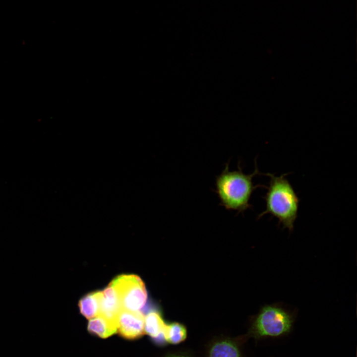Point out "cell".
I'll return each instance as SVG.
<instances>
[{
    "label": "cell",
    "mask_w": 357,
    "mask_h": 357,
    "mask_svg": "<svg viewBox=\"0 0 357 357\" xmlns=\"http://www.w3.org/2000/svg\"><path fill=\"white\" fill-rule=\"evenodd\" d=\"M255 170L252 174L246 175L242 172L238 163V170L229 171V163L216 177L215 192L220 201V205L227 210L242 213L251 208L249 203L253 191L260 185H254L252 178L259 174L256 161Z\"/></svg>",
    "instance_id": "6da1fadb"
},
{
    "label": "cell",
    "mask_w": 357,
    "mask_h": 357,
    "mask_svg": "<svg viewBox=\"0 0 357 357\" xmlns=\"http://www.w3.org/2000/svg\"><path fill=\"white\" fill-rule=\"evenodd\" d=\"M270 178L267 191L264 197L266 209L259 214L260 218L270 214L278 219L279 226L292 231L298 216L299 200L292 185L286 178V174L276 177L267 174Z\"/></svg>",
    "instance_id": "7a4b0ae2"
},
{
    "label": "cell",
    "mask_w": 357,
    "mask_h": 357,
    "mask_svg": "<svg viewBox=\"0 0 357 357\" xmlns=\"http://www.w3.org/2000/svg\"><path fill=\"white\" fill-rule=\"evenodd\" d=\"M294 321V312L281 304L265 305L254 318L248 334L255 339L281 336L290 332Z\"/></svg>",
    "instance_id": "3957f363"
},
{
    "label": "cell",
    "mask_w": 357,
    "mask_h": 357,
    "mask_svg": "<svg viewBox=\"0 0 357 357\" xmlns=\"http://www.w3.org/2000/svg\"><path fill=\"white\" fill-rule=\"evenodd\" d=\"M119 299L122 309L139 311L145 305L147 294L143 282L136 275H121L111 283Z\"/></svg>",
    "instance_id": "277c9868"
},
{
    "label": "cell",
    "mask_w": 357,
    "mask_h": 357,
    "mask_svg": "<svg viewBox=\"0 0 357 357\" xmlns=\"http://www.w3.org/2000/svg\"><path fill=\"white\" fill-rule=\"evenodd\" d=\"M143 314L140 311L121 309L116 319L117 331L122 337L134 340L145 333Z\"/></svg>",
    "instance_id": "5b68a950"
},
{
    "label": "cell",
    "mask_w": 357,
    "mask_h": 357,
    "mask_svg": "<svg viewBox=\"0 0 357 357\" xmlns=\"http://www.w3.org/2000/svg\"><path fill=\"white\" fill-rule=\"evenodd\" d=\"M121 309L118 295L114 287L110 283L102 291L99 314L116 322L117 316Z\"/></svg>",
    "instance_id": "8992f818"
},
{
    "label": "cell",
    "mask_w": 357,
    "mask_h": 357,
    "mask_svg": "<svg viewBox=\"0 0 357 357\" xmlns=\"http://www.w3.org/2000/svg\"><path fill=\"white\" fill-rule=\"evenodd\" d=\"M166 325L161 314L157 311H150L145 317V332L158 344L166 341L164 334Z\"/></svg>",
    "instance_id": "52a82bcc"
},
{
    "label": "cell",
    "mask_w": 357,
    "mask_h": 357,
    "mask_svg": "<svg viewBox=\"0 0 357 357\" xmlns=\"http://www.w3.org/2000/svg\"><path fill=\"white\" fill-rule=\"evenodd\" d=\"M87 329L91 334L102 338H107L117 331L116 322L100 314L91 318Z\"/></svg>",
    "instance_id": "ba28073f"
},
{
    "label": "cell",
    "mask_w": 357,
    "mask_h": 357,
    "mask_svg": "<svg viewBox=\"0 0 357 357\" xmlns=\"http://www.w3.org/2000/svg\"><path fill=\"white\" fill-rule=\"evenodd\" d=\"M208 357H241L237 344L230 339L214 343L209 350Z\"/></svg>",
    "instance_id": "9c48e42d"
},
{
    "label": "cell",
    "mask_w": 357,
    "mask_h": 357,
    "mask_svg": "<svg viewBox=\"0 0 357 357\" xmlns=\"http://www.w3.org/2000/svg\"><path fill=\"white\" fill-rule=\"evenodd\" d=\"M102 291L89 293L83 297L79 302L81 313L86 318H92L99 313Z\"/></svg>",
    "instance_id": "30bf717a"
},
{
    "label": "cell",
    "mask_w": 357,
    "mask_h": 357,
    "mask_svg": "<svg viewBox=\"0 0 357 357\" xmlns=\"http://www.w3.org/2000/svg\"><path fill=\"white\" fill-rule=\"evenodd\" d=\"M166 342L172 345H177L184 341L187 337L185 327L178 322L166 324L164 330Z\"/></svg>",
    "instance_id": "8fae6325"
},
{
    "label": "cell",
    "mask_w": 357,
    "mask_h": 357,
    "mask_svg": "<svg viewBox=\"0 0 357 357\" xmlns=\"http://www.w3.org/2000/svg\"><path fill=\"white\" fill-rule=\"evenodd\" d=\"M166 357H190L185 354H173L167 356Z\"/></svg>",
    "instance_id": "7c38bea8"
}]
</instances>
